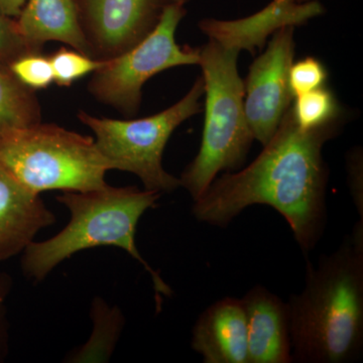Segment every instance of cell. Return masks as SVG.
Wrapping results in <instances>:
<instances>
[{
  "instance_id": "cell-1",
  "label": "cell",
  "mask_w": 363,
  "mask_h": 363,
  "mask_svg": "<svg viewBox=\"0 0 363 363\" xmlns=\"http://www.w3.org/2000/svg\"><path fill=\"white\" fill-rule=\"evenodd\" d=\"M342 123L341 117L319 128L303 130L290 107L252 164L238 173L227 172L216 177L195 200V218L226 227L247 208L267 205L286 219L307 255L321 240L327 222L329 172L322 150Z\"/></svg>"
},
{
  "instance_id": "cell-2",
  "label": "cell",
  "mask_w": 363,
  "mask_h": 363,
  "mask_svg": "<svg viewBox=\"0 0 363 363\" xmlns=\"http://www.w3.org/2000/svg\"><path fill=\"white\" fill-rule=\"evenodd\" d=\"M293 362H354L363 347V221L338 250L307 262L302 292L291 296Z\"/></svg>"
},
{
  "instance_id": "cell-3",
  "label": "cell",
  "mask_w": 363,
  "mask_h": 363,
  "mask_svg": "<svg viewBox=\"0 0 363 363\" xmlns=\"http://www.w3.org/2000/svg\"><path fill=\"white\" fill-rule=\"evenodd\" d=\"M161 193L140 190L135 186L114 188L107 185L90 192H64L57 200L68 208V225L50 240L32 243L23 250L26 276L42 281L58 264L81 250L98 247H116L125 250L149 272L154 283L157 309L162 296L173 291L159 272L143 259L135 245V231L140 217L157 207Z\"/></svg>"
},
{
  "instance_id": "cell-4",
  "label": "cell",
  "mask_w": 363,
  "mask_h": 363,
  "mask_svg": "<svg viewBox=\"0 0 363 363\" xmlns=\"http://www.w3.org/2000/svg\"><path fill=\"white\" fill-rule=\"evenodd\" d=\"M199 52L206 99L202 143L180 178L181 187L194 201L220 172L242 166L255 140L245 116V83L238 69L240 52L209 40Z\"/></svg>"
},
{
  "instance_id": "cell-5",
  "label": "cell",
  "mask_w": 363,
  "mask_h": 363,
  "mask_svg": "<svg viewBox=\"0 0 363 363\" xmlns=\"http://www.w3.org/2000/svg\"><path fill=\"white\" fill-rule=\"evenodd\" d=\"M0 162L35 194L90 192L106 187L112 169L94 138L52 123H38L0 140Z\"/></svg>"
},
{
  "instance_id": "cell-6",
  "label": "cell",
  "mask_w": 363,
  "mask_h": 363,
  "mask_svg": "<svg viewBox=\"0 0 363 363\" xmlns=\"http://www.w3.org/2000/svg\"><path fill=\"white\" fill-rule=\"evenodd\" d=\"M203 95L204 81L199 77L176 104L154 116L119 121L98 118L81 111L78 118L94 133L97 149L112 169L135 174L145 190L171 193L181 187V182L164 169L162 155L176 128L202 111Z\"/></svg>"
},
{
  "instance_id": "cell-7",
  "label": "cell",
  "mask_w": 363,
  "mask_h": 363,
  "mask_svg": "<svg viewBox=\"0 0 363 363\" xmlns=\"http://www.w3.org/2000/svg\"><path fill=\"white\" fill-rule=\"evenodd\" d=\"M186 13L182 0L169 4L145 39L119 56L105 60L93 73L88 84L90 94L125 116H135L147 80L168 69L198 65L199 49L177 44V28Z\"/></svg>"
},
{
  "instance_id": "cell-8",
  "label": "cell",
  "mask_w": 363,
  "mask_h": 363,
  "mask_svg": "<svg viewBox=\"0 0 363 363\" xmlns=\"http://www.w3.org/2000/svg\"><path fill=\"white\" fill-rule=\"evenodd\" d=\"M295 28L272 35L266 51L253 61L245 83V111L253 138L264 147L293 104L289 72L294 63Z\"/></svg>"
},
{
  "instance_id": "cell-9",
  "label": "cell",
  "mask_w": 363,
  "mask_h": 363,
  "mask_svg": "<svg viewBox=\"0 0 363 363\" xmlns=\"http://www.w3.org/2000/svg\"><path fill=\"white\" fill-rule=\"evenodd\" d=\"M175 0H75L92 58L105 61L128 51L159 23Z\"/></svg>"
},
{
  "instance_id": "cell-10",
  "label": "cell",
  "mask_w": 363,
  "mask_h": 363,
  "mask_svg": "<svg viewBox=\"0 0 363 363\" xmlns=\"http://www.w3.org/2000/svg\"><path fill=\"white\" fill-rule=\"evenodd\" d=\"M324 11V6L318 0L309 2L272 0L252 16L231 21L205 18L200 21L199 28L209 40L223 47L255 55L277 30L286 26L296 28L305 25Z\"/></svg>"
},
{
  "instance_id": "cell-11",
  "label": "cell",
  "mask_w": 363,
  "mask_h": 363,
  "mask_svg": "<svg viewBox=\"0 0 363 363\" xmlns=\"http://www.w3.org/2000/svg\"><path fill=\"white\" fill-rule=\"evenodd\" d=\"M247 317L248 363L293 362L288 303L262 286L241 298Z\"/></svg>"
},
{
  "instance_id": "cell-12",
  "label": "cell",
  "mask_w": 363,
  "mask_h": 363,
  "mask_svg": "<svg viewBox=\"0 0 363 363\" xmlns=\"http://www.w3.org/2000/svg\"><path fill=\"white\" fill-rule=\"evenodd\" d=\"M191 344L205 363H248L247 317L241 298L225 297L203 311Z\"/></svg>"
},
{
  "instance_id": "cell-13",
  "label": "cell",
  "mask_w": 363,
  "mask_h": 363,
  "mask_svg": "<svg viewBox=\"0 0 363 363\" xmlns=\"http://www.w3.org/2000/svg\"><path fill=\"white\" fill-rule=\"evenodd\" d=\"M55 221L40 195L23 187L0 162V262L23 252Z\"/></svg>"
},
{
  "instance_id": "cell-14",
  "label": "cell",
  "mask_w": 363,
  "mask_h": 363,
  "mask_svg": "<svg viewBox=\"0 0 363 363\" xmlns=\"http://www.w3.org/2000/svg\"><path fill=\"white\" fill-rule=\"evenodd\" d=\"M16 23L33 51L42 52L45 43L55 40L90 56L75 0H26Z\"/></svg>"
},
{
  "instance_id": "cell-15",
  "label": "cell",
  "mask_w": 363,
  "mask_h": 363,
  "mask_svg": "<svg viewBox=\"0 0 363 363\" xmlns=\"http://www.w3.org/2000/svg\"><path fill=\"white\" fill-rule=\"evenodd\" d=\"M42 123L35 91L21 84L9 67L0 65V140Z\"/></svg>"
},
{
  "instance_id": "cell-16",
  "label": "cell",
  "mask_w": 363,
  "mask_h": 363,
  "mask_svg": "<svg viewBox=\"0 0 363 363\" xmlns=\"http://www.w3.org/2000/svg\"><path fill=\"white\" fill-rule=\"evenodd\" d=\"M293 101L291 109L294 118L303 130L319 128L343 116L335 95L324 86L298 95Z\"/></svg>"
},
{
  "instance_id": "cell-17",
  "label": "cell",
  "mask_w": 363,
  "mask_h": 363,
  "mask_svg": "<svg viewBox=\"0 0 363 363\" xmlns=\"http://www.w3.org/2000/svg\"><path fill=\"white\" fill-rule=\"evenodd\" d=\"M54 83L61 87H70L80 79L84 78L89 74L94 73L104 61L92 58L88 55L77 51V50L60 48L50 56Z\"/></svg>"
},
{
  "instance_id": "cell-18",
  "label": "cell",
  "mask_w": 363,
  "mask_h": 363,
  "mask_svg": "<svg viewBox=\"0 0 363 363\" xmlns=\"http://www.w3.org/2000/svg\"><path fill=\"white\" fill-rule=\"evenodd\" d=\"M7 67L21 84L33 91L47 89L54 83L50 57L43 52H26Z\"/></svg>"
},
{
  "instance_id": "cell-19",
  "label": "cell",
  "mask_w": 363,
  "mask_h": 363,
  "mask_svg": "<svg viewBox=\"0 0 363 363\" xmlns=\"http://www.w3.org/2000/svg\"><path fill=\"white\" fill-rule=\"evenodd\" d=\"M328 78L326 68L321 61L308 57L294 62L289 72V84L294 98L303 93L323 87Z\"/></svg>"
},
{
  "instance_id": "cell-20",
  "label": "cell",
  "mask_w": 363,
  "mask_h": 363,
  "mask_svg": "<svg viewBox=\"0 0 363 363\" xmlns=\"http://www.w3.org/2000/svg\"><path fill=\"white\" fill-rule=\"evenodd\" d=\"M35 52L23 39L16 18L0 13V65L9 66L26 52Z\"/></svg>"
},
{
  "instance_id": "cell-21",
  "label": "cell",
  "mask_w": 363,
  "mask_h": 363,
  "mask_svg": "<svg viewBox=\"0 0 363 363\" xmlns=\"http://www.w3.org/2000/svg\"><path fill=\"white\" fill-rule=\"evenodd\" d=\"M348 184L351 197L357 207L360 220L363 221V191H362V150H354L351 152L347 159Z\"/></svg>"
},
{
  "instance_id": "cell-22",
  "label": "cell",
  "mask_w": 363,
  "mask_h": 363,
  "mask_svg": "<svg viewBox=\"0 0 363 363\" xmlns=\"http://www.w3.org/2000/svg\"><path fill=\"white\" fill-rule=\"evenodd\" d=\"M11 289V279L0 274V360L6 357L9 343V327L6 319V300Z\"/></svg>"
},
{
  "instance_id": "cell-23",
  "label": "cell",
  "mask_w": 363,
  "mask_h": 363,
  "mask_svg": "<svg viewBox=\"0 0 363 363\" xmlns=\"http://www.w3.org/2000/svg\"><path fill=\"white\" fill-rule=\"evenodd\" d=\"M25 4L26 0H0V13L16 18Z\"/></svg>"
},
{
  "instance_id": "cell-24",
  "label": "cell",
  "mask_w": 363,
  "mask_h": 363,
  "mask_svg": "<svg viewBox=\"0 0 363 363\" xmlns=\"http://www.w3.org/2000/svg\"><path fill=\"white\" fill-rule=\"evenodd\" d=\"M298 2L316 1V0H297Z\"/></svg>"
},
{
  "instance_id": "cell-25",
  "label": "cell",
  "mask_w": 363,
  "mask_h": 363,
  "mask_svg": "<svg viewBox=\"0 0 363 363\" xmlns=\"http://www.w3.org/2000/svg\"><path fill=\"white\" fill-rule=\"evenodd\" d=\"M182 1L185 2V4H186V2H188L189 0H182Z\"/></svg>"
}]
</instances>
